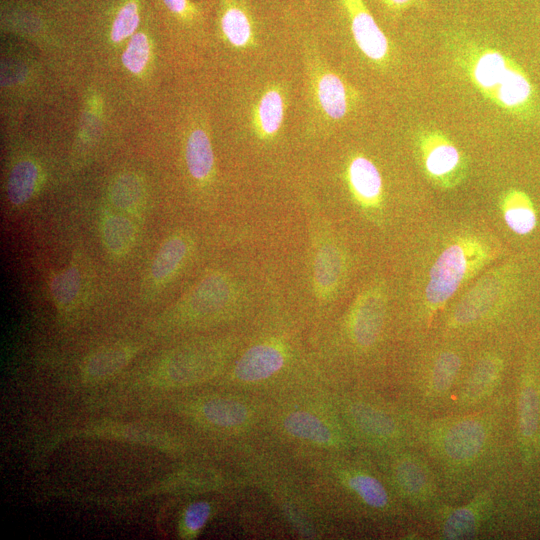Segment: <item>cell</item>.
Wrapping results in <instances>:
<instances>
[{
    "instance_id": "6da1fadb",
    "label": "cell",
    "mask_w": 540,
    "mask_h": 540,
    "mask_svg": "<svg viewBox=\"0 0 540 540\" xmlns=\"http://www.w3.org/2000/svg\"><path fill=\"white\" fill-rule=\"evenodd\" d=\"M471 84L503 112L520 119L537 108L535 87L522 66L502 51L470 42L456 56Z\"/></svg>"
},
{
    "instance_id": "7a4b0ae2",
    "label": "cell",
    "mask_w": 540,
    "mask_h": 540,
    "mask_svg": "<svg viewBox=\"0 0 540 540\" xmlns=\"http://www.w3.org/2000/svg\"><path fill=\"white\" fill-rule=\"evenodd\" d=\"M502 252L500 244L476 234L454 239L432 264L425 286V307L429 316L445 307L459 288L495 261Z\"/></svg>"
},
{
    "instance_id": "3957f363",
    "label": "cell",
    "mask_w": 540,
    "mask_h": 540,
    "mask_svg": "<svg viewBox=\"0 0 540 540\" xmlns=\"http://www.w3.org/2000/svg\"><path fill=\"white\" fill-rule=\"evenodd\" d=\"M528 286L525 266L513 260L485 274L462 297L450 315L448 325L461 328L474 324L493 309L513 303L524 296Z\"/></svg>"
},
{
    "instance_id": "277c9868",
    "label": "cell",
    "mask_w": 540,
    "mask_h": 540,
    "mask_svg": "<svg viewBox=\"0 0 540 540\" xmlns=\"http://www.w3.org/2000/svg\"><path fill=\"white\" fill-rule=\"evenodd\" d=\"M236 299V288L221 272L206 275L177 304L153 322L157 331L204 324L220 317Z\"/></svg>"
},
{
    "instance_id": "5b68a950",
    "label": "cell",
    "mask_w": 540,
    "mask_h": 540,
    "mask_svg": "<svg viewBox=\"0 0 540 540\" xmlns=\"http://www.w3.org/2000/svg\"><path fill=\"white\" fill-rule=\"evenodd\" d=\"M221 345L198 341L171 349L156 359L147 373L148 383L155 388H178L211 377L222 363Z\"/></svg>"
},
{
    "instance_id": "8992f818",
    "label": "cell",
    "mask_w": 540,
    "mask_h": 540,
    "mask_svg": "<svg viewBox=\"0 0 540 540\" xmlns=\"http://www.w3.org/2000/svg\"><path fill=\"white\" fill-rule=\"evenodd\" d=\"M308 86L311 104L325 122L336 123L357 105L359 94L319 58H308Z\"/></svg>"
},
{
    "instance_id": "52a82bcc",
    "label": "cell",
    "mask_w": 540,
    "mask_h": 540,
    "mask_svg": "<svg viewBox=\"0 0 540 540\" xmlns=\"http://www.w3.org/2000/svg\"><path fill=\"white\" fill-rule=\"evenodd\" d=\"M418 152L426 176L441 188H453L463 179L466 164L458 147L441 131L425 130Z\"/></svg>"
},
{
    "instance_id": "ba28073f",
    "label": "cell",
    "mask_w": 540,
    "mask_h": 540,
    "mask_svg": "<svg viewBox=\"0 0 540 540\" xmlns=\"http://www.w3.org/2000/svg\"><path fill=\"white\" fill-rule=\"evenodd\" d=\"M358 50L377 66L390 60V43L365 0H333Z\"/></svg>"
},
{
    "instance_id": "9c48e42d",
    "label": "cell",
    "mask_w": 540,
    "mask_h": 540,
    "mask_svg": "<svg viewBox=\"0 0 540 540\" xmlns=\"http://www.w3.org/2000/svg\"><path fill=\"white\" fill-rule=\"evenodd\" d=\"M386 294L381 286L365 289L357 298L350 315L349 329L353 341L362 348L378 340L385 320Z\"/></svg>"
},
{
    "instance_id": "30bf717a",
    "label": "cell",
    "mask_w": 540,
    "mask_h": 540,
    "mask_svg": "<svg viewBox=\"0 0 540 540\" xmlns=\"http://www.w3.org/2000/svg\"><path fill=\"white\" fill-rule=\"evenodd\" d=\"M219 28L233 48L252 50L259 41V23L251 0H220Z\"/></svg>"
},
{
    "instance_id": "8fae6325",
    "label": "cell",
    "mask_w": 540,
    "mask_h": 540,
    "mask_svg": "<svg viewBox=\"0 0 540 540\" xmlns=\"http://www.w3.org/2000/svg\"><path fill=\"white\" fill-rule=\"evenodd\" d=\"M192 239L185 232H175L160 245L149 267L146 279L148 294L162 289L179 273L188 260Z\"/></svg>"
},
{
    "instance_id": "7c38bea8",
    "label": "cell",
    "mask_w": 540,
    "mask_h": 540,
    "mask_svg": "<svg viewBox=\"0 0 540 540\" xmlns=\"http://www.w3.org/2000/svg\"><path fill=\"white\" fill-rule=\"evenodd\" d=\"M346 180L356 203L366 211L381 208L384 186L381 173L368 157L357 153L350 157L346 166Z\"/></svg>"
},
{
    "instance_id": "4fadbf2b",
    "label": "cell",
    "mask_w": 540,
    "mask_h": 540,
    "mask_svg": "<svg viewBox=\"0 0 540 540\" xmlns=\"http://www.w3.org/2000/svg\"><path fill=\"white\" fill-rule=\"evenodd\" d=\"M499 207L508 230L521 239H530L540 231V206L535 198L519 187L508 188Z\"/></svg>"
},
{
    "instance_id": "5bb4252c",
    "label": "cell",
    "mask_w": 540,
    "mask_h": 540,
    "mask_svg": "<svg viewBox=\"0 0 540 540\" xmlns=\"http://www.w3.org/2000/svg\"><path fill=\"white\" fill-rule=\"evenodd\" d=\"M287 93L281 84L266 85L257 94L251 108V125L261 140L277 137L284 124Z\"/></svg>"
},
{
    "instance_id": "9a60e30c",
    "label": "cell",
    "mask_w": 540,
    "mask_h": 540,
    "mask_svg": "<svg viewBox=\"0 0 540 540\" xmlns=\"http://www.w3.org/2000/svg\"><path fill=\"white\" fill-rule=\"evenodd\" d=\"M140 346L119 342L101 346L82 361L80 375L85 383H99L122 371L138 354Z\"/></svg>"
},
{
    "instance_id": "2e32d148",
    "label": "cell",
    "mask_w": 540,
    "mask_h": 540,
    "mask_svg": "<svg viewBox=\"0 0 540 540\" xmlns=\"http://www.w3.org/2000/svg\"><path fill=\"white\" fill-rule=\"evenodd\" d=\"M487 431L483 423L474 418L456 421L447 428L441 440L442 451L454 462H467L483 450Z\"/></svg>"
},
{
    "instance_id": "e0dca14e",
    "label": "cell",
    "mask_w": 540,
    "mask_h": 540,
    "mask_svg": "<svg viewBox=\"0 0 540 540\" xmlns=\"http://www.w3.org/2000/svg\"><path fill=\"white\" fill-rule=\"evenodd\" d=\"M84 284V271L77 261L50 274L49 292L61 316H68L79 307L84 298Z\"/></svg>"
},
{
    "instance_id": "ac0fdd59",
    "label": "cell",
    "mask_w": 540,
    "mask_h": 540,
    "mask_svg": "<svg viewBox=\"0 0 540 540\" xmlns=\"http://www.w3.org/2000/svg\"><path fill=\"white\" fill-rule=\"evenodd\" d=\"M138 227L131 216L106 209L100 216V237L105 251L114 259L123 258L135 245Z\"/></svg>"
},
{
    "instance_id": "d6986e66",
    "label": "cell",
    "mask_w": 540,
    "mask_h": 540,
    "mask_svg": "<svg viewBox=\"0 0 540 540\" xmlns=\"http://www.w3.org/2000/svg\"><path fill=\"white\" fill-rule=\"evenodd\" d=\"M345 272V258L341 249L333 242L318 247L313 266L316 292L323 298L332 297L341 285Z\"/></svg>"
},
{
    "instance_id": "ffe728a7",
    "label": "cell",
    "mask_w": 540,
    "mask_h": 540,
    "mask_svg": "<svg viewBox=\"0 0 540 540\" xmlns=\"http://www.w3.org/2000/svg\"><path fill=\"white\" fill-rule=\"evenodd\" d=\"M285 361L283 352L271 344H258L249 348L237 361L234 374L237 379L253 382L266 379L281 369Z\"/></svg>"
},
{
    "instance_id": "44dd1931",
    "label": "cell",
    "mask_w": 540,
    "mask_h": 540,
    "mask_svg": "<svg viewBox=\"0 0 540 540\" xmlns=\"http://www.w3.org/2000/svg\"><path fill=\"white\" fill-rule=\"evenodd\" d=\"M186 166L191 177L197 181L207 180L213 173L214 153L211 141L202 128L192 130L185 146Z\"/></svg>"
},
{
    "instance_id": "7402d4cb",
    "label": "cell",
    "mask_w": 540,
    "mask_h": 540,
    "mask_svg": "<svg viewBox=\"0 0 540 540\" xmlns=\"http://www.w3.org/2000/svg\"><path fill=\"white\" fill-rule=\"evenodd\" d=\"M503 369V360L488 354L481 358L473 368L464 387L463 400L469 403L487 395L497 383Z\"/></svg>"
},
{
    "instance_id": "603a6c76",
    "label": "cell",
    "mask_w": 540,
    "mask_h": 540,
    "mask_svg": "<svg viewBox=\"0 0 540 540\" xmlns=\"http://www.w3.org/2000/svg\"><path fill=\"white\" fill-rule=\"evenodd\" d=\"M198 412L205 422L219 428L237 427L248 418V410L244 404L222 397L203 401Z\"/></svg>"
},
{
    "instance_id": "cb8c5ba5",
    "label": "cell",
    "mask_w": 540,
    "mask_h": 540,
    "mask_svg": "<svg viewBox=\"0 0 540 540\" xmlns=\"http://www.w3.org/2000/svg\"><path fill=\"white\" fill-rule=\"evenodd\" d=\"M39 180V169L31 160L15 164L7 182V197L13 206H23L33 197Z\"/></svg>"
},
{
    "instance_id": "d4e9b609",
    "label": "cell",
    "mask_w": 540,
    "mask_h": 540,
    "mask_svg": "<svg viewBox=\"0 0 540 540\" xmlns=\"http://www.w3.org/2000/svg\"><path fill=\"white\" fill-rule=\"evenodd\" d=\"M110 202L121 213L131 217L139 216L145 204L140 181L132 175L117 179L110 190Z\"/></svg>"
},
{
    "instance_id": "484cf974",
    "label": "cell",
    "mask_w": 540,
    "mask_h": 540,
    "mask_svg": "<svg viewBox=\"0 0 540 540\" xmlns=\"http://www.w3.org/2000/svg\"><path fill=\"white\" fill-rule=\"evenodd\" d=\"M284 428L290 435L314 443L325 445L332 440L331 431L325 423L305 411L290 413L284 420Z\"/></svg>"
},
{
    "instance_id": "4316f807",
    "label": "cell",
    "mask_w": 540,
    "mask_h": 540,
    "mask_svg": "<svg viewBox=\"0 0 540 540\" xmlns=\"http://www.w3.org/2000/svg\"><path fill=\"white\" fill-rule=\"evenodd\" d=\"M85 433L90 436L130 440L156 447H170L165 437L147 429L121 426L116 424H100L87 428Z\"/></svg>"
},
{
    "instance_id": "83f0119b",
    "label": "cell",
    "mask_w": 540,
    "mask_h": 540,
    "mask_svg": "<svg viewBox=\"0 0 540 540\" xmlns=\"http://www.w3.org/2000/svg\"><path fill=\"white\" fill-rule=\"evenodd\" d=\"M540 402L536 387L530 383L523 386L519 397V429L521 436L534 438L539 427Z\"/></svg>"
},
{
    "instance_id": "f1b7e54d",
    "label": "cell",
    "mask_w": 540,
    "mask_h": 540,
    "mask_svg": "<svg viewBox=\"0 0 540 540\" xmlns=\"http://www.w3.org/2000/svg\"><path fill=\"white\" fill-rule=\"evenodd\" d=\"M395 478L401 490L412 497L422 496L428 487V477L423 466L414 459L400 461Z\"/></svg>"
},
{
    "instance_id": "f546056e",
    "label": "cell",
    "mask_w": 540,
    "mask_h": 540,
    "mask_svg": "<svg viewBox=\"0 0 540 540\" xmlns=\"http://www.w3.org/2000/svg\"><path fill=\"white\" fill-rule=\"evenodd\" d=\"M354 422L364 432L376 437H391L395 432L394 422L382 412L364 405L351 409Z\"/></svg>"
},
{
    "instance_id": "4dcf8cb0",
    "label": "cell",
    "mask_w": 540,
    "mask_h": 540,
    "mask_svg": "<svg viewBox=\"0 0 540 540\" xmlns=\"http://www.w3.org/2000/svg\"><path fill=\"white\" fill-rule=\"evenodd\" d=\"M479 522V512L475 505H467L453 510L445 519L442 536L445 539H461L471 535Z\"/></svg>"
},
{
    "instance_id": "1f68e13d",
    "label": "cell",
    "mask_w": 540,
    "mask_h": 540,
    "mask_svg": "<svg viewBox=\"0 0 540 540\" xmlns=\"http://www.w3.org/2000/svg\"><path fill=\"white\" fill-rule=\"evenodd\" d=\"M461 367L460 356L453 351H444L435 359L431 371V389L435 393L446 392L455 381Z\"/></svg>"
},
{
    "instance_id": "d6a6232c",
    "label": "cell",
    "mask_w": 540,
    "mask_h": 540,
    "mask_svg": "<svg viewBox=\"0 0 540 540\" xmlns=\"http://www.w3.org/2000/svg\"><path fill=\"white\" fill-rule=\"evenodd\" d=\"M349 487L369 506L383 508L388 503L384 486L374 477L364 474L352 476Z\"/></svg>"
},
{
    "instance_id": "836d02e7",
    "label": "cell",
    "mask_w": 540,
    "mask_h": 540,
    "mask_svg": "<svg viewBox=\"0 0 540 540\" xmlns=\"http://www.w3.org/2000/svg\"><path fill=\"white\" fill-rule=\"evenodd\" d=\"M211 514L209 503L199 501L186 507L181 520V535L185 538H191L204 527Z\"/></svg>"
},
{
    "instance_id": "e575fe53",
    "label": "cell",
    "mask_w": 540,
    "mask_h": 540,
    "mask_svg": "<svg viewBox=\"0 0 540 540\" xmlns=\"http://www.w3.org/2000/svg\"><path fill=\"white\" fill-rule=\"evenodd\" d=\"M149 58V44L143 33L135 34L123 53L125 67L133 73H139L145 67Z\"/></svg>"
},
{
    "instance_id": "d590c367",
    "label": "cell",
    "mask_w": 540,
    "mask_h": 540,
    "mask_svg": "<svg viewBox=\"0 0 540 540\" xmlns=\"http://www.w3.org/2000/svg\"><path fill=\"white\" fill-rule=\"evenodd\" d=\"M139 24L138 8L135 2L125 4L118 12L111 30V38L119 42L130 36Z\"/></svg>"
},
{
    "instance_id": "8d00e7d4",
    "label": "cell",
    "mask_w": 540,
    "mask_h": 540,
    "mask_svg": "<svg viewBox=\"0 0 540 540\" xmlns=\"http://www.w3.org/2000/svg\"><path fill=\"white\" fill-rule=\"evenodd\" d=\"M381 9L392 18H398L422 0H377Z\"/></svg>"
},
{
    "instance_id": "74e56055",
    "label": "cell",
    "mask_w": 540,
    "mask_h": 540,
    "mask_svg": "<svg viewBox=\"0 0 540 540\" xmlns=\"http://www.w3.org/2000/svg\"><path fill=\"white\" fill-rule=\"evenodd\" d=\"M165 6L173 14L180 17H191L195 14L193 5L188 0H163Z\"/></svg>"
}]
</instances>
